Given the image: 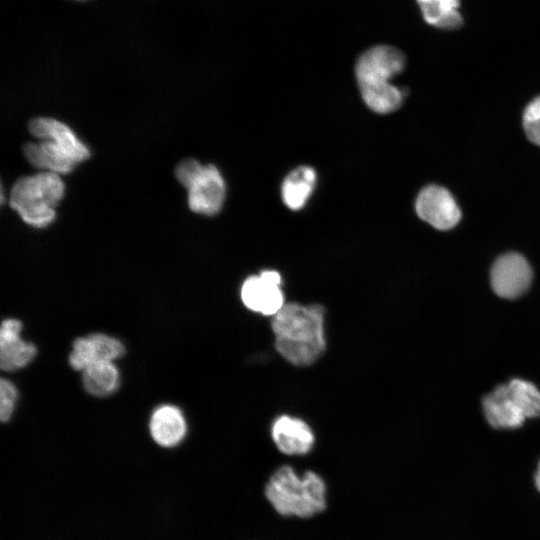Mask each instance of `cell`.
Segmentation results:
<instances>
[{"label":"cell","mask_w":540,"mask_h":540,"mask_svg":"<svg viewBox=\"0 0 540 540\" xmlns=\"http://www.w3.org/2000/svg\"><path fill=\"white\" fill-rule=\"evenodd\" d=\"M325 323L321 304L285 303L271 321L277 353L297 367L314 364L327 348Z\"/></svg>","instance_id":"6da1fadb"},{"label":"cell","mask_w":540,"mask_h":540,"mask_svg":"<svg viewBox=\"0 0 540 540\" xmlns=\"http://www.w3.org/2000/svg\"><path fill=\"white\" fill-rule=\"evenodd\" d=\"M406 64L404 54L391 45H376L364 51L355 64V75L364 102L380 114L400 108L404 92L391 80Z\"/></svg>","instance_id":"7a4b0ae2"},{"label":"cell","mask_w":540,"mask_h":540,"mask_svg":"<svg viewBox=\"0 0 540 540\" xmlns=\"http://www.w3.org/2000/svg\"><path fill=\"white\" fill-rule=\"evenodd\" d=\"M264 496L281 516L311 518L327 507V485L313 470L298 472L291 465L276 468L269 476Z\"/></svg>","instance_id":"3957f363"},{"label":"cell","mask_w":540,"mask_h":540,"mask_svg":"<svg viewBox=\"0 0 540 540\" xmlns=\"http://www.w3.org/2000/svg\"><path fill=\"white\" fill-rule=\"evenodd\" d=\"M61 176L41 171L19 178L11 188L9 204L28 225L43 228L56 216L55 208L64 196Z\"/></svg>","instance_id":"277c9868"},{"label":"cell","mask_w":540,"mask_h":540,"mask_svg":"<svg viewBox=\"0 0 540 540\" xmlns=\"http://www.w3.org/2000/svg\"><path fill=\"white\" fill-rule=\"evenodd\" d=\"M483 410L493 428L516 429L540 416V391L530 381L512 379L484 397Z\"/></svg>","instance_id":"5b68a950"},{"label":"cell","mask_w":540,"mask_h":540,"mask_svg":"<svg viewBox=\"0 0 540 540\" xmlns=\"http://www.w3.org/2000/svg\"><path fill=\"white\" fill-rule=\"evenodd\" d=\"M175 176L187 189L188 205L193 212L211 216L221 210L226 187L217 167L185 159L176 167Z\"/></svg>","instance_id":"8992f818"},{"label":"cell","mask_w":540,"mask_h":540,"mask_svg":"<svg viewBox=\"0 0 540 540\" xmlns=\"http://www.w3.org/2000/svg\"><path fill=\"white\" fill-rule=\"evenodd\" d=\"M282 284L277 270L266 269L250 275L241 284V302L253 313L273 317L286 303Z\"/></svg>","instance_id":"52a82bcc"},{"label":"cell","mask_w":540,"mask_h":540,"mask_svg":"<svg viewBox=\"0 0 540 540\" xmlns=\"http://www.w3.org/2000/svg\"><path fill=\"white\" fill-rule=\"evenodd\" d=\"M415 210L420 219L441 231L454 228L462 217L461 209L451 192L435 184L425 186L419 192Z\"/></svg>","instance_id":"ba28073f"},{"label":"cell","mask_w":540,"mask_h":540,"mask_svg":"<svg viewBox=\"0 0 540 540\" xmlns=\"http://www.w3.org/2000/svg\"><path fill=\"white\" fill-rule=\"evenodd\" d=\"M533 273L529 262L516 252H508L496 259L490 280L495 294L506 299L521 296L529 288Z\"/></svg>","instance_id":"9c48e42d"},{"label":"cell","mask_w":540,"mask_h":540,"mask_svg":"<svg viewBox=\"0 0 540 540\" xmlns=\"http://www.w3.org/2000/svg\"><path fill=\"white\" fill-rule=\"evenodd\" d=\"M270 436L278 451L287 456H304L315 445L312 427L304 419L289 414L273 420Z\"/></svg>","instance_id":"30bf717a"},{"label":"cell","mask_w":540,"mask_h":540,"mask_svg":"<svg viewBox=\"0 0 540 540\" xmlns=\"http://www.w3.org/2000/svg\"><path fill=\"white\" fill-rule=\"evenodd\" d=\"M29 132L38 140H50L64 149L77 163L90 156L88 147L76 136L73 130L53 118L38 117L29 123Z\"/></svg>","instance_id":"8fae6325"},{"label":"cell","mask_w":540,"mask_h":540,"mask_svg":"<svg viewBox=\"0 0 540 540\" xmlns=\"http://www.w3.org/2000/svg\"><path fill=\"white\" fill-rule=\"evenodd\" d=\"M149 430L153 440L162 447H174L185 437L187 423L182 411L170 404L161 405L151 415Z\"/></svg>","instance_id":"7c38bea8"},{"label":"cell","mask_w":540,"mask_h":540,"mask_svg":"<svg viewBox=\"0 0 540 540\" xmlns=\"http://www.w3.org/2000/svg\"><path fill=\"white\" fill-rule=\"evenodd\" d=\"M23 152L32 166L59 175L71 172L78 164L64 149L50 140L27 143Z\"/></svg>","instance_id":"4fadbf2b"},{"label":"cell","mask_w":540,"mask_h":540,"mask_svg":"<svg viewBox=\"0 0 540 540\" xmlns=\"http://www.w3.org/2000/svg\"><path fill=\"white\" fill-rule=\"evenodd\" d=\"M316 173L309 166H300L291 171L281 187L282 199L291 210L301 209L313 192Z\"/></svg>","instance_id":"5bb4252c"},{"label":"cell","mask_w":540,"mask_h":540,"mask_svg":"<svg viewBox=\"0 0 540 540\" xmlns=\"http://www.w3.org/2000/svg\"><path fill=\"white\" fill-rule=\"evenodd\" d=\"M426 23L452 30L463 24L459 0H415Z\"/></svg>","instance_id":"9a60e30c"},{"label":"cell","mask_w":540,"mask_h":540,"mask_svg":"<svg viewBox=\"0 0 540 540\" xmlns=\"http://www.w3.org/2000/svg\"><path fill=\"white\" fill-rule=\"evenodd\" d=\"M85 390L96 397H105L115 392L119 386L118 368L113 362H97L83 371Z\"/></svg>","instance_id":"2e32d148"},{"label":"cell","mask_w":540,"mask_h":540,"mask_svg":"<svg viewBox=\"0 0 540 540\" xmlns=\"http://www.w3.org/2000/svg\"><path fill=\"white\" fill-rule=\"evenodd\" d=\"M37 353L36 347L19 336L0 338V365L3 370L14 371L28 365Z\"/></svg>","instance_id":"e0dca14e"},{"label":"cell","mask_w":540,"mask_h":540,"mask_svg":"<svg viewBox=\"0 0 540 540\" xmlns=\"http://www.w3.org/2000/svg\"><path fill=\"white\" fill-rule=\"evenodd\" d=\"M94 349L97 362H113L125 353V347L120 340L103 333L88 335Z\"/></svg>","instance_id":"ac0fdd59"},{"label":"cell","mask_w":540,"mask_h":540,"mask_svg":"<svg viewBox=\"0 0 540 540\" xmlns=\"http://www.w3.org/2000/svg\"><path fill=\"white\" fill-rule=\"evenodd\" d=\"M94 363L96 360L89 336L75 339L72 352L69 355L70 366L75 370L84 371Z\"/></svg>","instance_id":"d6986e66"},{"label":"cell","mask_w":540,"mask_h":540,"mask_svg":"<svg viewBox=\"0 0 540 540\" xmlns=\"http://www.w3.org/2000/svg\"><path fill=\"white\" fill-rule=\"evenodd\" d=\"M522 124L528 140L540 147V96L535 97L525 107Z\"/></svg>","instance_id":"ffe728a7"},{"label":"cell","mask_w":540,"mask_h":540,"mask_svg":"<svg viewBox=\"0 0 540 540\" xmlns=\"http://www.w3.org/2000/svg\"><path fill=\"white\" fill-rule=\"evenodd\" d=\"M17 395L15 385L2 378L0 381V419L2 422L10 420L15 409Z\"/></svg>","instance_id":"44dd1931"},{"label":"cell","mask_w":540,"mask_h":540,"mask_svg":"<svg viewBox=\"0 0 540 540\" xmlns=\"http://www.w3.org/2000/svg\"><path fill=\"white\" fill-rule=\"evenodd\" d=\"M533 485L540 494V459L538 460L532 476Z\"/></svg>","instance_id":"7402d4cb"}]
</instances>
